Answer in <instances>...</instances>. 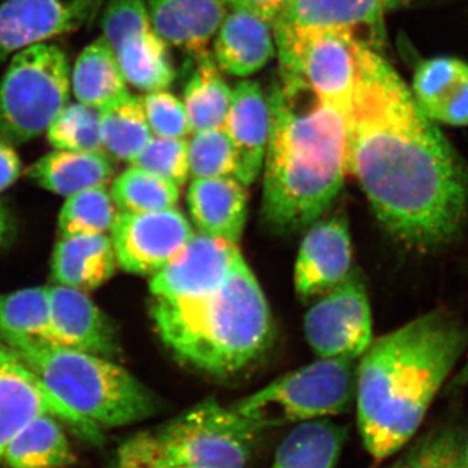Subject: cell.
<instances>
[{"label": "cell", "mask_w": 468, "mask_h": 468, "mask_svg": "<svg viewBox=\"0 0 468 468\" xmlns=\"http://www.w3.org/2000/svg\"><path fill=\"white\" fill-rule=\"evenodd\" d=\"M356 359L319 358L276 378L232 408L257 430L343 414L356 390Z\"/></svg>", "instance_id": "52a82bcc"}, {"label": "cell", "mask_w": 468, "mask_h": 468, "mask_svg": "<svg viewBox=\"0 0 468 468\" xmlns=\"http://www.w3.org/2000/svg\"><path fill=\"white\" fill-rule=\"evenodd\" d=\"M50 323L48 288L23 289L0 295V337L9 349L27 343H45Z\"/></svg>", "instance_id": "4dcf8cb0"}, {"label": "cell", "mask_w": 468, "mask_h": 468, "mask_svg": "<svg viewBox=\"0 0 468 468\" xmlns=\"http://www.w3.org/2000/svg\"><path fill=\"white\" fill-rule=\"evenodd\" d=\"M103 0H3L0 64L29 46L76 32L97 16Z\"/></svg>", "instance_id": "5bb4252c"}, {"label": "cell", "mask_w": 468, "mask_h": 468, "mask_svg": "<svg viewBox=\"0 0 468 468\" xmlns=\"http://www.w3.org/2000/svg\"><path fill=\"white\" fill-rule=\"evenodd\" d=\"M241 255L239 243L194 233L183 250L151 277V294L156 301L194 297L221 284Z\"/></svg>", "instance_id": "9a60e30c"}, {"label": "cell", "mask_w": 468, "mask_h": 468, "mask_svg": "<svg viewBox=\"0 0 468 468\" xmlns=\"http://www.w3.org/2000/svg\"><path fill=\"white\" fill-rule=\"evenodd\" d=\"M69 92V60L60 46L37 43L12 55L0 80V141L23 144L46 133Z\"/></svg>", "instance_id": "8992f818"}, {"label": "cell", "mask_w": 468, "mask_h": 468, "mask_svg": "<svg viewBox=\"0 0 468 468\" xmlns=\"http://www.w3.org/2000/svg\"><path fill=\"white\" fill-rule=\"evenodd\" d=\"M224 5L230 9H241L257 15L268 23L273 24L284 8L286 0H223Z\"/></svg>", "instance_id": "ab89813d"}, {"label": "cell", "mask_w": 468, "mask_h": 468, "mask_svg": "<svg viewBox=\"0 0 468 468\" xmlns=\"http://www.w3.org/2000/svg\"><path fill=\"white\" fill-rule=\"evenodd\" d=\"M143 103L153 135L185 138L192 134V125L184 101L167 89L146 92Z\"/></svg>", "instance_id": "8d00e7d4"}, {"label": "cell", "mask_w": 468, "mask_h": 468, "mask_svg": "<svg viewBox=\"0 0 468 468\" xmlns=\"http://www.w3.org/2000/svg\"><path fill=\"white\" fill-rule=\"evenodd\" d=\"M46 133L48 143L57 150H103L100 109L81 101L68 103Z\"/></svg>", "instance_id": "836d02e7"}, {"label": "cell", "mask_w": 468, "mask_h": 468, "mask_svg": "<svg viewBox=\"0 0 468 468\" xmlns=\"http://www.w3.org/2000/svg\"><path fill=\"white\" fill-rule=\"evenodd\" d=\"M101 29L128 84L144 92L171 86L174 61L151 24L146 0H106Z\"/></svg>", "instance_id": "30bf717a"}, {"label": "cell", "mask_w": 468, "mask_h": 468, "mask_svg": "<svg viewBox=\"0 0 468 468\" xmlns=\"http://www.w3.org/2000/svg\"><path fill=\"white\" fill-rule=\"evenodd\" d=\"M116 215V205L106 185L89 187L67 197L58 214V229L63 237L106 234Z\"/></svg>", "instance_id": "d6a6232c"}, {"label": "cell", "mask_w": 468, "mask_h": 468, "mask_svg": "<svg viewBox=\"0 0 468 468\" xmlns=\"http://www.w3.org/2000/svg\"><path fill=\"white\" fill-rule=\"evenodd\" d=\"M347 175L381 226L410 248L446 245L466 223V165L401 76L366 42L347 113Z\"/></svg>", "instance_id": "6da1fadb"}, {"label": "cell", "mask_w": 468, "mask_h": 468, "mask_svg": "<svg viewBox=\"0 0 468 468\" xmlns=\"http://www.w3.org/2000/svg\"><path fill=\"white\" fill-rule=\"evenodd\" d=\"M115 52L103 36L86 46L70 73V89L77 101L101 109L128 92Z\"/></svg>", "instance_id": "83f0119b"}, {"label": "cell", "mask_w": 468, "mask_h": 468, "mask_svg": "<svg viewBox=\"0 0 468 468\" xmlns=\"http://www.w3.org/2000/svg\"><path fill=\"white\" fill-rule=\"evenodd\" d=\"M116 255L106 234L63 237L52 254V279L58 285L88 292L115 273Z\"/></svg>", "instance_id": "cb8c5ba5"}, {"label": "cell", "mask_w": 468, "mask_h": 468, "mask_svg": "<svg viewBox=\"0 0 468 468\" xmlns=\"http://www.w3.org/2000/svg\"><path fill=\"white\" fill-rule=\"evenodd\" d=\"M12 230H14V224H12L11 214L5 203L0 202V246L7 241Z\"/></svg>", "instance_id": "b9f144b4"}, {"label": "cell", "mask_w": 468, "mask_h": 468, "mask_svg": "<svg viewBox=\"0 0 468 468\" xmlns=\"http://www.w3.org/2000/svg\"><path fill=\"white\" fill-rule=\"evenodd\" d=\"M117 264L125 272L154 276L174 260L193 237L183 212H117L110 229Z\"/></svg>", "instance_id": "4fadbf2b"}, {"label": "cell", "mask_w": 468, "mask_h": 468, "mask_svg": "<svg viewBox=\"0 0 468 468\" xmlns=\"http://www.w3.org/2000/svg\"><path fill=\"white\" fill-rule=\"evenodd\" d=\"M304 335L319 358L356 359L372 343L367 292L353 272L324 292L304 316Z\"/></svg>", "instance_id": "8fae6325"}, {"label": "cell", "mask_w": 468, "mask_h": 468, "mask_svg": "<svg viewBox=\"0 0 468 468\" xmlns=\"http://www.w3.org/2000/svg\"><path fill=\"white\" fill-rule=\"evenodd\" d=\"M21 174V162L11 144L0 141V192L15 184Z\"/></svg>", "instance_id": "60d3db41"}, {"label": "cell", "mask_w": 468, "mask_h": 468, "mask_svg": "<svg viewBox=\"0 0 468 468\" xmlns=\"http://www.w3.org/2000/svg\"><path fill=\"white\" fill-rule=\"evenodd\" d=\"M384 9L383 0H286L273 21V37L319 30H345L358 37L359 30H367L381 39Z\"/></svg>", "instance_id": "d6986e66"}, {"label": "cell", "mask_w": 468, "mask_h": 468, "mask_svg": "<svg viewBox=\"0 0 468 468\" xmlns=\"http://www.w3.org/2000/svg\"><path fill=\"white\" fill-rule=\"evenodd\" d=\"M394 468H467L460 443L451 433H440L415 449L408 460Z\"/></svg>", "instance_id": "74e56055"}, {"label": "cell", "mask_w": 468, "mask_h": 468, "mask_svg": "<svg viewBox=\"0 0 468 468\" xmlns=\"http://www.w3.org/2000/svg\"><path fill=\"white\" fill-rule=\"evenodd\" d=\"M412 94L433 122L468 125V64L452 57L428 58L415 70Z\"/></svg>", "instance_id": "603a6c76"}, {"label": "cell", "mask_w": 468, "mask_h": 468, "mask_svg": "<svg viewBox=\"0 0 468 468\" xmlns=\"http://www.w3.org/2000/svg\"><path fill=\"white\" fill-rule=\"evenodd\" d=\"M48 289L50 323L45 344L107 359L119 354L112 325L85 292L58 284Z\"/></svg>", "instance_id": "e0dca14e"}, {"label": "cell", "mask_w": 468, "mask_h": 468, "mask_svg": "<svg viewBox=\"0 0 468 468\" xmlns=\"http://www.w3.org/2000/svg\"><path fill=\"white\" fill-rule=\"evenodd\" d=\"M149 433L165 460L194 468H246L257 427L230 406L205 399Z\"/></svg>", "instance_id": "ba28073f"}, {"label": "cell", "mask_w": 468, "mask_h": 468, "mask_svg": "<svg viewBox=\"0 0 468 468\" xmlns=\"http://www.w3.org/2000/svg\"><path fill=\"white\" fill-rule=\"evenodd\" d=\"M43 414L60 419L84 441L103 443L101 428L80 417L54 396L15 351L0 356V461L11 440L29 421Z\"/></svg>", "instance_id": "7c38bea8"}, {"label": "cell", "mask_w": 468, "mask_h": 468, "mask_svg": "<svg viewBox=\"0 0 468 468\" xmlns=\"http://www.w3.org/2000/svg\"><path fill=\"white\" fill-rule=\"evenodd\" d=\"M189 176L194 178L226 177L236 172V153L226 128L193 132L187 141Z\"/></svg>", "instance_id": "e575fe53"}, {"label": "cell", "mask_w": 468, "mask_h": 468, "mask_svg": "<svg viewBox=\"0 0 468 468\" xmlns=\"http://www.w3.org/2000/svg\"><path fill=\"white\" fill-rule=\"evenodd\" d=\"M61 423L50 414L34 418L8 443L2 461L8 468H64L75 463Z\"/></svg>", "instance_id": "484cf974"}, {"label": "cell", "mask_w": 468, "mask_h": 468, "mask_svg": "<svg viewBox=\"0 0 468 468\" xmlns=\"http://www.w3.org/2000/svg\"><path fill=\"white\" fill-rule=\"evenodd\" d=\"M111 197L122 211H165L177 205L180 186L158 175L131 165L113 181Z\"/></svg>", "instance_id": "1f68e13d"}, {"label": "cell", "mask_w": 468, "mask_h": 468, "mask_svg": "<svg viewBox=\"0 0 468 468\" xmlns=\"http://www.w3.org/2000/svg\"><path fill=\"white\" fill-rule=\"evenodd\" d=\"M151 316L178 359L215 377L248 367L272 337L266 295L242 255L221 284L184 300H154Z\"/></svg>", "instance_id": "277c9868"}, {"label": "cell", "mask_w": 468, "mask_h": 468, "mask_svg": "<svg viewBox=\"0 0 468 468\" xmlns=\"http://www.w3.org/2000/svg\"><path fill=\"white\" fill-rule=\"evenodd\" d=\"M467 344L441 311L372 341L356 368V410L369 454L384 460L409 442Z\"/></svg>", "instance_id": "3957f363"}, {"label": "cell", "mask_w": 468, "mask_h": 468, "mask_svg": "<svg viewBox=\"0 0 468 468\" xmlns=\"http://www.w3.org/2000/svg\"><path fill=\"white\" fill-rule=\"evenodd\" d=\"M116 468H194L165 460L154 449L149 433H138L122 443Z\"/></svg>", "instance_id": "f35d334b"}, {"label": "cell", "mask_w": 468, "mask_h": 468, "mask_svg": "<svg viewBox=\"0 0 468 468\" xmlns=\"http://www.w3.org/2000/svg\"><path fill=\"white\" fill-rule=\"evenodd\" d=\"M224 128L236 153L234 177L250 186L263 171L271 132L270 101L257 81L234 86Z\"/></svg>", "instance_id": "ac0fdd59"}, {"label": "cell", "mask_w": 468, "mask_h": 468, "mask_svg": "<svg viewBox=\"0 0 468 468\" xmlns=\"http://www.w3.org/2000/svg\"><path fill=\"white\" fill-rule=\"evenodd\" d=\"M146 5L163 41L193 58L207 54L228 12L223 0H146Z\"/></svg>", "instance_id": "ffe728a7"}, {"label": "cell", "mask_w": 468, "mask_h": 468, "mask_svg": "<svg viewBox=\"0 0 468 468\" xmlns=\"http://www.w3.org/2000/svg\"><path fill=\"white\" fill-rule=\"evenodd\" d=\"M100 113L101 147L112 158L131 163L153 137L143 97L125 92Z\"/></svg>", "instance_id": "f546056e"}, {"label": "cell", "mask_w": 468, "mask_h": 468, "mask_svg": "<svg viewBox=\"0 0 468 468\" xmlns=\"http://www.w3.org/2000/svg\"><path fill=\"white\" fill-rule=\"evenodd\" d=\"M131 165L158 175L181 186L186 183L189 176L187 141L185 138L153 135L144 149L132 160Z\"/></svg>", "instance_id": "d590c367"}, {"label": "cell", "mask_w": 468, "mask_h": 468, "mask_svg": "<svg viewBox=\"0 0 468 468\" xmlns=\"http://www.w3.org/2000/svg\"><path fill=\"white\" fill-rule=\"evenodd\" d=\"M268 101L261 215L273 232H300L319 220L341 192L347 175V116L294 77L280 76Z\"/></svg>", "instance_id": "7a4b0ae2"}, {"label": "cell", "mask_w": 468, "mask_h": 468, "mask_svg": "<svg viewBox=\"0 0 468 468\" xmlns=\"http://www.w3.org/2000/svg\"><path fill=\"white\" fill-rule=\"evenodd\" d=\"M457 384L460 385H467L468 384V362L462 371L460 372V377L457 378Z\"/></svg>", "instance_id": "7bdbcfd3"}, {"label": "cell", "mask_w": 468, "mask_h": 468, "mask_svg": "<svg viewBox=\"0 0 468 468\" xmlns=\"http://www.w3.org/2000/svg\"><path fill=\"white\" fill-rule=\"evenodd\" d=\"M385 8L399 7V5H405L410 0H383Z\"/></svg>", "instance_id": "ee69618b"}, {"label": "cell", "mask_w": 468, "mask_h": 468, "mask_svg": "<svg viewBox=\"0 0 468 468\" xmlns=\"http://www.w3.org/2000/svg\"><path fill=\"white\" fill-rule=\"evenodd\" d=\"M27 175L43 189L69 197L109 184L113 169L104 150H55L30 165Z\"/></svg>", "instance_id": "d4e9b609"}, {"label": "cell", "mask_w": 468, "mask_h": 468, "mask_svg": "<svg viewBox=\"0 0 468 468\" xmlns=\"http://www.w3.org/2000/svg\"><path fill=\"white\" fill-rule=\"evenodd\" d=\"M194 60L196 68L185 84L183 98L192 131L224 128L232 101V89L221 75L211 52Z\"/></svg>", "instance_id": "f1b7e54d"}, {"label": "cell", "mask_w": 468, "mask_h": 468, "mask_svg": "<svg viewBox=\"0 0 468 468\" xmlns=\"http://www.w3.org/2000/svg\"><path fill=\"white\" fill-rule=\"evenodd\" d=\"M12 351L14 350L9 349V347L5 346V345L2 344V341H0V356H8Z\"/></svg>", "instance_id": "f6af8a7d"}, {"label": "cell", "mask_w": 468, "mask_h": 468, "mask_svg": "<svg viewBox=\"0 0 468 468\" xmlns=\"http://www.w3.org/2000/svg\"><path fill=\"white\" fill-rule=\"evenodd\" d=\"M0 2H3V0H0Z\"/></svg>", "instance_id": "7dc6e473"}, {"label": "cell", "mask_w": 468, "mask_h": 468, "mask_svg": "<svg viewBox=\"0 0 468 468\" xmlns=\"http://www.w3.org/2000/svg\"><path fill=\"white\" fill-rule=\"evenodd\" d=\"M464 461H466V467L468 468V446H467L466 457H464Z\"/></svg>", "instance_id": "bcb514c9"}, {"label": "cell", "mask_w": 468, "mask_h": 468, "mask_svg": "<svg viewBox=\"0 0 468 468\" xmlns=\"http://www.w3.org/2000/svg\"><path fill=\"white\" fill-rule=\"evenodd\" d=\"M362 39L345 30L275 37L280 76L294 77L347 116Z\"/></svg>", "instance_id": "9c48e42d"}, {"label": "cell", "mask_w": 468, "mask_h": 468, "mask_svg": "<svg viewBox=\"0 0 468 468\" xmlns=\"http://www.w3.org/2000/svg\"><path fill=\"white\" fill-rule=\"evenodd\" d=\"M276 54L272 24L241 11L230 9L214 37V57L218 69L233 77L254 75Z\"/></svg>", "instance_id": "44dd1931"}, {"label": "cell", "mask_w": 468, "mask_h": 468, "mask_svg": "<svg viewBox=\"0 0 468 468\" xmlns=\"http://www.w3.org/2000/svg\"><path fill=\"white\" fill-rule=\"evenodd\" d=\"M349 224L341 215L316 220L301 243L294 270L295 292L307 301L341 284L351 273Z\"/></svg>", "instance_id": "2e32d148"}, {"label": "cell", "mask_w": 468, "mask_h": 468, "mask_svg": "<svg viewBox=\"0 0 468 468\" xmlns=\"http://www.w3.org/2000/svg\"><path fill=\"white\" fill-rule=\"evenodd\" d=\"M346 430L329 418L295 424L277 448L270 468H335Z\"/></svg>", "instance_id": "4316f807"}, {"label": "cell", "mask_w": 468, "mask_h": 468, "mask_svg": "<svg viewBox=\"0 0 468 468\" xmlns=\"http://www.w3.org/2000/svg\"><path fill=\"white\" fill-rule=\"evenodd\" d=\"M233 176L194 178L187 205L199 233L239 243L248 218V192Z\"/></svg>", "instance_id": "7402d4cb"}, {"label": "cell", "mask_w": 468, "mask_h": 468, "mask_svg": "<svg viewBox=\"0 0 468 468\" xmlns=\"http://www.w3.org/2000/svg\"><path fill=\"white\" fill-rule=\"evenodd\" d=\"M12 350L54 396L100 428L140 423L163 408L155 393L111 359L45 343Z\"/></svg>", "instance_id": "5b68a950"}]
</instances>
